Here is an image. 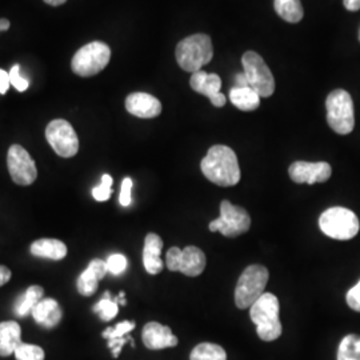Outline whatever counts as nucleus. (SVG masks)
I'll use <instances>...</instances> for the list:
<instances>
[{
	"instance_id": "6e6552de",
	"label": "nucleus",
	"mask_w": 360,
	"mask_h": 360,
	"mask_svg": "<svg viewBox=\"0 0 360 360\" xmlns=\"http://www.w3.org/2000/svg\"><path fill=\"white\" fill-rule=\"evenodd\" d=\"M251 218L243 207L235 206L229 200L220 205V217L210 223V231H219L223 236L236 238L250 230Z\"/></svg>"
},
{
	"instance_id": "20e7f679",
	"label": "nucleus",
	"mask_w": 360,
	"mask_h": 360,
	"mask_svg": "<svg viewBox=\"0 0 360 360\" xmlns=\"http://www.w3.org/2000/svg\"><path fill=\"white\" fill-rule=\"evenodd\" d=\"M270 272L260 264L248 266L240 275L235 288V304L240 309H251L260 296L264 294Z\"/></svg>"
},
{
	"instance_id": "c9c22d12",
	"label": "nucleus",
	"mask_w": 360,
	"mask_h": 360,
	"mask_svg": "<svg viewBox=\"0 0 360 360\" xmlns=\"http://www.w3.org/2000/svg\"><path fill=\"white\" fill-rule=\"evenodd\" d=\"M89 269L94 271V274L98 276L99 281H102L104 276L107 275V263L102 260V259H94L91 260L90 264H89Z\"/></svg>"
},
{
	"instance_id": "c756f323",
	"label": "nucleus",
	"mask_w": 360,
	"mask_h": 360,
	"mask_svg": "<svg viewBox=\"0 0 360 360\" xmlns=\"http://www.w3.org/2000/svg\"><path fill=\"white\" fill-rule=\"evenodd\" d=\"M135 328V322L132 321H124V322L116 324L115 327H110L107 330H104L103 336L104 339L111 340V339H117V338H124L129 336V333Z\"/></svg>"
},
{
	"instance_id": "c85d7f7f",
	"label": "nucleus",
	"mask_w": 360,
	"mask_h": 360,
	"mask_svg": "<svg viewBox=\"0 0 360 360\" xmlns=\"http://www.w3.org/2000/svg\"><path fill=\"white\" fill-rule=\"evenodd\" d=\"M112 183H114L112 176L108 174H104L101 184L92 190L94 199L98 202H107L112 195Z\"/></svg>"
},
{
	"instance_id": "7ed1b4c3",
	"label": "nucleus",
	"mask_w": 360,
	"mask_h": 360,
	"mask_svg": "<svg viewBox=\"0 0 360 360\" xmlns=\"http://www.w3.org/2000/svg\"><path fill=\"white\" fill-rule=\"evenodd\" d=\"M176 62L187 72L200 71L214 56L211 38L206 34H195L183 39L176 46Z\"/></svg>"
},
{
	"instance_id": "58836bf2",
	"label": "nucleus",
	"mask_w": 360,
	"mask_h": 360,
	"mask_svg": "<svg viewBox=\"0 0 360 360\" xmlns=\"http://www.w3.org/2000/svg\"><path fill=\"white\" fill-rule=\"evenodd\" d=\"M343 4L348 11H358L360 10V0H343Z\"/></svg>"
},
{
	"instance_id": "393cba45",
	"label": "nucleus",
	"mask_w": 360,
	"mask_h": 360,
	"mask_svg": "<svg viewBox=\"0 0 360 360\" xmlns=\"http://www.w3.org/2000/svg\"><path fill=\"white\" fill-rule=\"evenodd\" d=\"M338 360H360V336L349 334L343 338L338 349Z\"/></svg>"
},
{
	"instance_id": "9b49d317",
	"label": "nucleus",
	"mask_w": 360,
	"mask_h": 360,
	"mask_svg": "<svg viewBox=\"0 0 360 360\" xmlns=\"http://www.w3.org/2000/svg\"><path fill=\"white\" fill-rule=\"evenodd\" d=\"M46 139L62 158H72L79 151V139L74 127L65 119H55L46 129Z\"/></svg>"
},
{
	"instance_id": "9d476101",
	"label": "nucleus",
	"mask_w": 360,
	"mask_h": 360,
	"mask_svg": "<svg viewBox=\"0 0 360 360\" xmlns=\"http://www.w3.org/2000/svg\"><path fill=\"white\" fill-rule=\"evenodd\" d=\"M206 263L205 252L195 245H188L184 250L171 247L166 255L168 270L181 272L187 276H199L206 269Z\"/></svg>"
},
{
	"instance_id": "bb28decb",
	"label": "nucleus",
	"mask_w": 360,
	"mask_h": 360,
	"mask_svg": "<svg viewBox=\"0 0 360 360\" xmlns=\"http://www.w3.org/2000/svg\"><path fill=\"white\" fill-rule=\"evenodd\" d=\"M98 285H99V279L94 274V271L89 267H87V270L83 271L80 274V276L77 278V288L80 295H94L98 290Z\"/></svg>"
},
{
	"instance_id": "4be33fe9",
	"label": "nucleus",
	"mask_w": 360,
	"mask_h": 360,
	"mask_svg": "<svg viewBox=\"0 0 360 360\" xmlns=\"http://www.w3.org/2000/svg\"><path fill=\"white\" fill-rule=\"evenodd\" d=\"M44 296V290L40 285H31L26 290V292L20 296L15 304V314L18 316H27L32 312L34 307Z\"/></svg>"
},
{
	"instance_id": "aec40b11",
	"label": "nucleus",
	"mask_w": 360,
	"mask_h": 360,
	"mask_svg": "<svg viewBox=\"0 0 360 360\" xmlns=\"http://www.w3.org/2000/svg\"><path fill=\"white\" fill-rule=\"evenodd\" d=\"M30 251L34 257L62 260L67 255V245L58 239H39L31 245Z\"/></svg>"
},
{
	"instance_id": "412c9836",
	"label": "nucleus",
	"mask_w": 360,
	"mask_h": 360,
	"mask_svg": "<svg viewBox=\"0 0 360 360\" xmlns=\"http://www.w3.org/2000/svg\"><path fill=\"white\" fill-rule=\"evenodd\" d=\"M230 101L242 111H254L260 104V96L251 87H233L230 91Z\"/></svg>"
},
{
	"instance_id": "37998d69",
	"label": "nucleus",
	"mask_w": 360,
	"mask_h": 360,
	"mask_svg": "<svg viewBox=\"0 0 360 360\" xmlns=\"http://www.w3.org/2000/svg\"><path fill=\"white\" fill-rule=\"evenodd\" d=\"M117 302L120 306H126V297H124V292H120L117 296Z\"/></svg>"
},
{
	"instance_id": "f704fd0d",
	"label": "nucleus",
	"mask_w": 360,
	"mask_h": 360,
	"mask_svg": "<svg viewBox=\"0 0 360 360\" xmlns=\"http://www.w3.org/2000/svg\"><path fill=\"white\" fill-rule=\"evenodd\" d=\"M127 342H131V346L134 347V340H132V338H131L129 335V336H124V338H117V339L108 340V347L111 348L114 358L119 356L122 348L124 347V345H126Z\"/></svg>"
},
{
	"instance_id": "cd10ccee",
	"label": "nucleus",
	"mask_w": 360,
	"mask_h": 360,
	"mask_svg": "<svg viewBox=\"0 0 360 360\" xmlns=\"http://www.w3.org/2000/svg\"><path fill=\"white\" fill-rule=\"evenodd\" d=\"M16 360H44V349L35 345L22 343L15 351Z\"/></svg>"
},
{
	"instance_id": "f03ea898",
	"label": "nucleus",
	"mask_w": 360,
	"mask_h": 360,
	"mask_svg": "<svg viewBox=\"0 0 360 360\" xmlns=\"http://www.w3.org/2000/svg\"><path fill=\"white\" fill-rule=\"evenodd\" d=\"M281 304L278 297L264 292L250 309L251 321L257 326L259 338L264 342H274L282 335V323L279 319Z\"/></svg>"
},
{
	"instance_id": "ea45409f",
	"label": "nucleus",
	"mask_w": 360,
	"mask_h": 360,
	"mask_svg": "<svg viewBox=\"0 0 360 360\" xmlns=\"http://www.w3.org/2000/svg\"><path fill=\"white\" fill-rule=\"evenodd\" d=\"M236 86L235 87H248V82H247V77H245V72L243 74H238L236 77Z\"/></svg>"
},
{
	"instance_id": "0eeeda50",
	"label": "nucleus",
	"mask_w": 360,
	"mask_h": 360,
	"mask_svg": "<svg viewBox=\"0 0 360 360\" xmlns=\"http://www.w3.org/2000/svg\"><path fill=\"white\" fill-rule=\"evenodd\" d=\"M111 50L103 41H92L82 47L72 58V71L79 77L98 75L108 65Z\"/></svg>"
},
{
	"instance_id": "2f4dec72",
	"label": "nucleus",
	"mask_w": 360,
	"mask_h": 360,
	"mask_svg": "<svg viewBox=\"0 0 360 360\" xmlns=\"http://www.w3.org/2000/svg\"><path fill=\"white\" fill-rule=\"evenodd\" d=\"M10 80H11V84H13V87L16 90L20 91V92L26 91L28 89V86H30L28 80L20 75V65H13V68H11V71H10Z\"/></svg>"
},
{
	"instance_id": "4468645a",
	"label": "nucleus",
	"mask_w": 360,
	"mask_h": 360,
	"mask_svg": "<svg viewBox=\"0 0 360 360\" xmlns=\"http://www.w3.org/2000/svg\"><path fill=\"white\" fill-rule=\"evenodd\" d=\"M190 84L193 91L207 96L212 105L223 107L226 104V95L220 92L221 79L217 74H208L205 71H196L191 75Z\"/></svg>"
},
{
	"instance_id": "473e14b6",
	"label": "nucleus",
	"mask_w": 360,
	"mask_h": 360,
	"mask_svg": "<svg viewBox=\"0 0 360 360\" xmlns=\"http://www.w3.org/2000/svg\"><path fill=\"white\" fill-rule=\"evenodd\" d=\"M132 179L126 178L123 179L122 183V188H120V195H119V202L123 207H129L132 202Z\"/></svg>"
},
{
	"instance_id": "79ce46f5",
	"label": "nucleus",
	"mask_w": 360,
	"mask_h": 360,
	"mask_svg": "<svg viewBox=\"0 0 360 360\" xmlns=\"http://www.w3.org/2000/svg\"><path fill=\"white\" fill-rule=\"evenodd\" d=\"M47 4H50V6H53V7H58V6H62V4H65L67 0H44Z\"/></svg>"
},
{
	"instance_id": "39448f33",
	"label": "nucleus",
	"mask_w": 360,
	"mask_h": 360,
	"mask_svg": "<svg viewBox=\"0 0 360 360\" xmlns=\"http://www.w3.org/2000/svg\"><path fill=\"white\" fill-rule=\"evenodd\" d=\"M319 227L331 239L349 240L359 232V219L348 208L331 207L321 215Z\"/></svg>"
},
{
	"instance_id": "f3484780",
	"label": "nucleus",
	"mask_w": 360,
	"mask_h": 360,
	"mask_svg": "<svg viewBox=\"0 0 360 360\" xmlns=\"http://www.w3.org/2000/svg\"><path fill=\"white\" fill-rule=\"evenodd\" d=\"M162 250H163L162 238L156 233H148L144 240L143 264L146 271L151 275H158L163 271V260L160 257Z\"/></svg>"
},
{
	"instance_id": "72a5a7b5",
	"label": "nucleus",
	"mask_w": 360,
	"mask_h": 360,
	"mask_svg": "<svg viewBox=\"0 0 360 360\" xmlns=\"http://www.w3.org/2000/svg\"><path fill=\"white\" fill-rule=\"evenodd\" d=\"M346 300H347V304L349 306V309L360 312V281L359 283L356 284V285H354V287L348 291Z\"/></svg>"
},
{
	"instance_id": "c03bdc74",
	"label": "nucleus",
	"mask_w": 360,
	"mask_h": 360,
	"mask_svg": "<svg viewBox=\"0 0 360 360\" xmlns=\"http://www.w3.org/2000/svg\"><path fill=\"white\" fill-rule=\"evenodd\" d=\"M359 40H360V30H359Z\"/></svg>"
},
{
	"instance_id": "7c9ffc66",
	"label": "nucleus",
	"mask_w": 360,
	"mask_h": 360,
	"mask_svg": "<svg viewBox=\"0 0 360 360\" xmlns=\"http://www.w3.org/2000/svg\"><path fill=\"white\" fill-rule=\"evenodd\" d=\"M105 263H107V270L112 275H122L129 264L127 257L122 254H112L105 260Z\"/></svg>"
},
{
	"instance_id": "4c0bfd02",
	"label": "nucleus",
	"mask_w": 360,
	"mask_h": 360,
	"mask_svg": "<svg viewBox=\"0 0 360 360\" xmlns=\"http://www.w3.org/2000/svg\"><path fill=\"white\" fill-rule=\"evenodd\" d=\"M11 279V271L7 269L6 266H0V287L8 283Z\"/></svg>"
},
{
	"instance_id": "f8f14e48",
	"label": "nucleus",
	"mask_w": 360,
	"mask_h": 360,
	"mask_svg": "<svg viewBox=\"0 0 360 360\" xmlns=\"http://www.w3.org/2000/svg\"><path fill=\"white\" fill-rule=\"evenodd\" d=\"M7 167L13 181L19 186H30L38 178V169L34 159L19 144L10 147L7 154Z\"/></svg>"
},
{
	"instance_id": "ddd939ff",
	"label": "nucleus",
	"mask_w": 360,
	"mask_h": 360,
	"mask_svg": "<svg viewBox=\"0 0 360 360\" xmlns=\"http://www.w3.org/2000/svg\"><path fill=\"white\" fill-rule=\"evenodd\" d=\"M333 168L327 162H303L299 160L292 163L288 168V175L297 184L307 183V184H315V183H324L331 178Z\"/></svg>"
},
{
	"instance_id": "a878e982",
	"label": "nucleus",
	"mask_w": 360,
	"mask_h": 360,
	"mask_svg": "<svg viewBox=\"0 0 360 360\" xmlns=\"http://www.w3.org/2000/svg\"><path fill=\"white\" fill-rule=\"evenodd\" d=\"M94 312L99 315L103 322H110L115 318L119 312V302L117 297L112 299L111 294L107 291L103 297L94 306Z\"/></svg>"
},
{
	"instance_id": "b1692460",
	"label": "nucleus",
	"mask_w": 360,
	"mask_h": 360,
	"mask_svg": "<svg viewBox=\"0 0 360 360\" xmlns=\"http://www.w3.org/2000/svg\"><path fill=\"white\" fill-rule=\"evenodd\" d=\"M190 360H227V354L215 343H200L193 348Z\"/></svg>"
},
{
	"instance_id": "423d86ee",
	"label": "nucleus",
	"mask_w": 360,
	"mask_h": 360,
	"mask_svg": "<svg viewBox=\"0 0 360 360\" xmlns=\"http://www.w3.org/2000/svg\"><path fill=\"white\" fill-rule=\"evenodd\" d=\"M327 122L339 135H348L355 127L354 102L347 91L335 90L327 96Z\"/></svg>"
},
{
	"instance_id": "e433bc0d",
	"label": "nucleus",
	"mask_w": 360,
	"mask_h": 360,
	"mask_svg": "<svg viewBox=\"0 0 360 360\" xmlns=\"http://www.w3.org/2000/svg\"><path fill=\"white\" fill-rule=\"evenodd\" d=\"M11 80H10V72L0 70V94H6L10 89Z\"/></svg>"
},
{
	"instance_id": "2eb2a0df",
	"label": "nucleus",
	"mask_w": 360,
	"mask_h": 360,
	"mask_svg": "<svg viewBox=\"0 0 360 360\" xmlns=\"http://www.w3.org/2000/svg\"><path fill=\"white\" fill-rule=\"evenodd\" d=\"M142 339L148 349H165L178 346V338L172 334L171 328L158 322L147 323L143 327Z\"/></svg>"
},
{
	"instance_id": "a19ab883",
	"label": "nucleus",
	"mask_w": 360,
	"mask_h": 360,
	"mask_svg": "<svg viewBox=\"0 0 360 360\" xmlns=\"http://www.w3.org/2000/svg\"><path fill=\"white\" fill-rule=\"evenodd\" d=\"M10 28V20L0 19V31H7Z\"/></svg>"
},
{
	"instance_id": "1a4fd4ad",
	"label": "nucleus",
	"mask_w": 360,
	"mask_h": 360,
	"mask_svg": "<svg viewBox=\"0 0 360 360\" xmlns=\"http://www.w3.org/2000/svg\"><path fill=\"white\" fill-rule=\"evenodd\" d=\"M242 63L248 87L257 91L260 98H270L275 92V79L263 58L257 52L247 51L242 58Z\"/></svg>"
},
{
	"instance_id": "a211bd4d",
	"label": "nucleus",
	"mask_w": 360,
	"mask_h": 360,
	"mask_svg": "<svg viewBox=\"0 0 360 360\" xmlns=\"http://www.w3.org/2000/svg\"><path fill=\"white\" fill-rule=\"evenodd\" d=\"M31 314L35 322L46 328L56 327L63 318V311L60 309L59 303L52 297H43L34 307Z\"/></svg>"
},
{
	"instance_id": "dca6fc26",
	"label": "nucleus",
	"mask_w": 360,
	"mask_h": 360,
	"mask_svg": "<svg viewBox=\"0 0 360 360\" xmlns=\"http://www.w3.org/2000/svg\"><path fill=\"white\" fill-rule=\"evenodd\" d=\"M126 110L131 115L142 119H153L160 115L162 103L150 94L134 92L126 99Z\"/></svg>"
},
{
	"instance_id": "6ab92c4d",
	"label": "nucleus",
	"mask_w": 360,
	"mask_h": 360,
	"mask_svg": "<svg viewBox=\"0 0 360 360\" xmlns=\"http://www.w3.org/2000/svg\"><path fill=\"white\" fill-rule=\"evenodd\" d=\"M22 343V328L18 323H0V356L13 355Z\"/></svg>"
},
{
	"instance_id": "f257e3e1",
	"label": "nucleus",
	"mask_w": 360,
	"mask_h": 360,
	"mask_svg": "<svg viewBox=\"0 0 360 360\" xmlns=\"http://www.w3.org/2000/svg\"><path fill=\"white\" fill-rule=\"evenodd\" d=\"M200 168L207 179L220 187L236 186L240 180L238 158L227 146L211 147L203 158Z\"/></svg>"
},
{
	"instance_id": "5701e85b",
	"label": "nucleus",
	"mask_w": 360,
	"mask_h": 360,
	"mask_svg": "<svg viewBox=\"0 0 360 360\" xmlns=\"http://www.w3.org/2000/svg\"><path fill=\"white\" fill-rule=\"evenodd\" d=\"M276 13L288 23H299L303 19V6L300 0H274Z\"/></svg>"
}]
</instances>
